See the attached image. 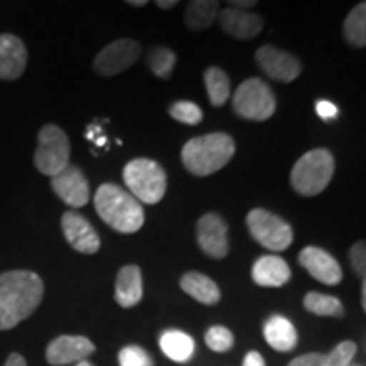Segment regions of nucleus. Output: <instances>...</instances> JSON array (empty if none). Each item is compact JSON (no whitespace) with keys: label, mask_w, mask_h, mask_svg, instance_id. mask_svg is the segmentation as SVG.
<instances>
[{"label":"nucleus","mask_w":366,"mask_h":366,"mask_svg":"<svg viewBox=\"0 0 366 366\" xmlns=\"http://www.w3.org/2000/svg\"><path fill=\"white\" fill-rule=\"evenodd\" d=\"M44 295L41 277L27 269L0 274V331H9L39 307Z\"/></svg>","instance_id":"obj_1"},{"label":"nucleus","mask_w":366,"mask_h":366,"mask_svg":"<svg viewBox=\"0 0 366 366\" xmlns=\"http://www.w3.org/2000/svg\"><path fill=\"white\" fill-rule=\"evenodd\" d=\"M94 205L99 217L117 232L132 234L143 227V205L116 183H102L94 195Z\"/></svg>","instance_id":"obj_2"},{"label":"nucleus","mask_w":366,"mask_h":366,"mask_svg":"<svg viewBox=\"0 0 366 366\" xmlns=\"http://www.w3.org/2000/svg\"><path fill=\"white\" fill-rule=\"evenodd\" d=\"M236 153L234 139L226 132L192 137L182 148L183 167L195 177H209L222 170Z\"/></svg>","instance_id":"obj_3"},{"label":"nucleus","mask_w":366,"mask_h":366,"mask_svg":"<svg viewBox=\"0 0 366 366\" xmlns=\"http://www.w3.org/2000/svg\"><path fill=\"white\" fill-rule=\"evenodd\" d=\"M336 163L332 153L317 148L302 154L290 172V183L302 197H315L327 189L334 177Z\"/></svg>","instance_id":"obj_4"},{"label":"nucleus","mask_w":366,"mask_h":366,"mask_svg":"<svg viewBox=\"0 0 366 366\" xmlns=\"http://www.w3.org/2000/svg\"><path fill=\"white\" fill-rule=\"evenodd\" d=\"M122 178H124L127 189L131 190V195L137 202L154 205L162 202L164 194H167V172L154 159H131L124 167Z\"/></svg>","instance_id":"obj_5"},{"label":"nucleus","mask_w":366,"mask_h":366,"mask_svg":"<svg viewBox=\"0 0 366 366\" xmlns=\"http://www.w3.org/2000/svg\"><path fill=\"white\" fill-rule=\"evenodd\" d=\"M71 146L66 132L56 124H46L38 134L34 164L39 173L54 177L70 164Z\"/></svg>","instance_id":"obj_6"},{"label":"nucleus","mask_w":366,"mask_h":366,"mask_svg":"<svg viewBox=\"0 0 366 366\" xmlns=\"http://www.w3.org/2000/svg\"><path fill=\"white\" fill-rule=\"evenodd\" d=\"M232 111L248 121H268L277 111V99L263 80L248 79L232 95Z\"/></svg>","instance_id":"obj_7"},{"label":"nucleus","mask_w":366,"mask_h":366,"mask_svg":"<svg viewBox=\"0 0 366 366\" xmlns=\"http://www.w3.org/2000/svg\"><path fill=\"white\" fill-rule=\"evenodd\" d=\"M251 237L269 251H285L294 242V229L285 219L264 209H253L246 216Z\"/></svg>","instance_id":"obj_8"},{"label":"nucleus","mask_w":366,"mask_h":366,"mask_svg":"<svg viewBox=\"0 0 366 366\" xmlns=\"http://www.w3.org/2000/svg\"><path fill=\"white\" fill-rule=\"evenodd\" d=\"M141 56V46L134 39L112 41L94 59V70L100 76H116L129 70Z\"/></svg>","instance_id":"obj_9"},{"label":"nucleus","mask_w":366,"mask_h":366,"mask_svg":"<svg viewBox=\"0 0 366 366\" xmlns=\"http://www.w3.org/2000/svg\"><path fill=\"white\" fill-rule=\"evenodd\" d=\"M256 65L259 66L264 75L269 79L282 81V84H290L297 80L302 73V65L294 54L283 51L277 46L264 44L254 54Z\"/></svg>","instance_id":"obj_10"},{"label":"nucleus","mask_w":366,"mask_h":366,"mask_svg":"<svg viewBox=\"0 0 366 366\" xmlns=\"http://www.w3.org/2000/svg\"><path fill=\"white\" fill-rule=\"evenodd\" d=\"M197 242L210 258H226L229 253L227 222L216 212L204 214L197 222Z\"/></svg>","instance_id":"obj_11"},{"label":"nucleus","mask_w":366,"mask_h":366,"mask_svg":"<svg viewBox=\"0 0 366 366\" xmlns=\"http://www.w3.org/2000/svg\"><path fill=\"white\" fill-rule=\"evenodd\" d=\"M51 187L54 194L73 209H80L89 204L90 185L80 168L68 164L65 170L51 177Z\"/></svg>","instance_id":"obj_12"},{"label":"nucleus","mask_w":366,"mask_h":366,"mask_svg":"<svg viewBox=\"0 0 366 366\" xmlns=\"http://www.w3.org/2000/svg\"><path fill=\"white\" fill-rule=\"evenodd\" d=\"M95 345L85 336H58L46 347V360L53 366L76 365L94 355Z\"/></svg>","instance_id":"obj_13"},{"label":"nucleus","mask_w":366,"mask_h":366,"mask_svg":"<svg viewBox=\"0 0 366 366\" xmlns=\"http://www.w3.org/2000/svg\"><path fill=\"white\" fill-rule=\"evenodd\" d=\"M61 229L68 244L81 254H95L100 248V237L94 226L75 210H68L61 217Z\"/></svg>","instance_id":"obj_14"},{"label":"nucleus","mask_w":366,"mask_h":366,"mask_svg":"<svg viewBox=\"0 0 366 366\" xmlns=\"http://www.w3.org/2000/svg\"><path fill=\"white\" fill-rule=\"evenodd\" d=\"M299 263L307 269L310 277L324 285H337L342 280V269L337 259L317 246H307L302 249Z\"/></svg>","instance_id":"obj_15"},{"label":"nucleus","mask_w":366,"mask_h":366,"mask_svg":"<svg viewBox=\"0 0 366 366\" xmlns=\"http://www.w3.org/2000/svg\"><path fill=\"white\" fill-rule=\"evenodd\" d=\"M219 22H221L224 33L239 41L256 38L262 33L264 24L262 16L258 14L231 7L219 12Z\"/></svg>","instance_id":"obj_16"},{"label":"nucleus","mask_w":366,"mask_h":366,"mask_svg":"<svg viewBox=\"0 0 366 366\" xmlns=\"http://www.w3.org/2000/svg\"><path fill=\"white\" fill-rule=\"evenodd\" d=\"M27 65V49L14 34H0V80L21 79Z\"/></svg>","instance_id":"obj_17"},{"label":"nucleus","mask_w":366,"mask_h":366,"mask_svg":"<svg viewBox=\"0 0 366 366\" xmlns=\"http://www.w3.org/2000/svg\"><path fill=\"white\" fill-rule=\"evenodd\" d=\"M143 273L137 264H126L119 269L114 299L121 307L131 309L143 299Z\"/></svg>","instance_id":"obj_18"},{"label":"nucleus","mask_w":366,"mask_h":366,"mask_svg":"<svg viewBox=\"0 0 366 366\" xmlns=\"http://www.w3.org/2000/svg\"><path fill=\"white\" fill-rule=\"evenodd\" d=\"M251 277H253L256 285L278 288L288 283V280L292 278V272L285 259L280 258V256L268 254L262 256V258L253 264Z\"/></svg>","instance_id":"obj_19"},{"label":"nucleus","mask_w":366,"mask_h":366,"mask_svg":"<svg viewBox=\"0 0 366 366\" xmlns=\"http://www.w3.org/2000/svg\"><path fill=\"white\" fill-rule=\"evenodd\" d=\"M180 287L187 295L204 305H214L221 300V290L217 283L207 274L199 272H189L180 278Z\"/></svg>","instance_id":"obj_20"},{"label":"nucleus","mask_w":366,"mask_h":366,"mask_svg":"<svg viewBox=\"0 0 366 366\" xmlns=\"http://www.w3.org/2000/svg\"><path fill=\"white\" fill-rule=\"evenodd\" d=\"M263 336L274 351H292L297 346L295 326L283 315H273L263 327Z\"/></svg>","instance_id":"obj_21"},{"label":"nucleus","mask_w":366,"mask_h":366,"mask_svg":"<svg viewBox=\"0 0 366 366\" xmlns=\"http://www.w3.org/2000/svg\"><path fill=\"white\" fill-rule=\"evenodd\" d=\"M159 347L175 363H187L195 353V342L187 332L167 331L159 337Z\"/></svg>","instance_id":"obj_22"},{"label":"nucleus","mask_w":366,"mask_h":366,"mask_svg":"<svg viewBox=\"0 0 366 366\" xmlns=\"http://www.w3.org/2000/svg\"><path fill=\"white\" fill-rule=\"evenodd\" d=\"M216 0H192L185 12V26L190 31H204L216 22L221 12Z\"/></svg>","instance_id":"obj_23"},{"label":"nucleus","mask_w":366,"mask_h":366,"mask_svg":"<svg viewBox=\"0 0 366 366\" xmlns=\"http://www.w3.org/2000/svg\"><path fill=\"white\" fill-rule=\"evenodd\" d=\"M204 81L210 104L214 107H222L231 97V81L227 73L217 66H210L204 73Z\"/></svg>","instance_id":"obj_24"},{"label":"nucleus","mask_w":366,"mask_h":366,"mask_svg":"<svg viewBox=\"0 0 366 366\" xmlns=\"http://www.w3.org/2000/svg\"><path fill=\"white\" fill-rule=\"evenodd\" d=\"M345 39L355 48H365L366 44V4L360 2L353 11L346 16L342 24Z\"/></svg>","instance_id":"obj_25"},{"label":"nucleus","mask_w":366,"mask_h":366,"mask_svg":"<svg viewBox=\"0 0 366 366\" xmlns=\"http://www.w3.org/2000/svg\"><path fill=\"white\" fill-rule=\"evenodd\" d=\"M304 307L320 317H342L345 307L337 297L324 295L319 292H309L304 297Z\"/></svg>","instance_id":"obj_26"},{"label":"nucleus","mask_w":366,"mask_h":366,"mask_svg":"<svg viewBox=\"0 0 366 366\" xmlns=\"http://www.w3.org/2000/svg\"><path fill=\"white\" fill-rule=\"evenodd\" d=\"M177 63V54L172 51L170 48H164V46H158V48H153L148 53V65L153 71L154 76L158 79H170L173 68H175Z\"/></svg>","instance_id":"obj_27"},{"label":"nucleus","mask_w":366,"mask_h":366,"mask_svg":"<svg viewBox=\"0 0 366 366\" xmlns=\"http://www.w3.org/2000/svg\"><path fill=\"white\" fill-rule=\"evenodd\" d=\"M170 116L175 119V121L187 126L200 124L204 119L202 109L197 104L190 102V100H178V102L173 104L170 107Z\"/></svg>","instance_id":"obj_28"},{"label":"nucleus","mask_w":366,"mask_h":366,"mask_svg":"<svg viewBox=\"0 0 366 366\" xmlns=\"http://www.w3.org/2000/svg\"><path fill=\"white\" fill-rule=\"evenodd\" d=\"M205 345L216 353H226L234 346V336L224 326H212L205 332Z\"/></svg>","instance_id":"obj_29"},{"label":"nucleus","mask_w":366,"mask_h":366,"mask_svg":"<svg viewBox=\"0 0 366 366\" xmlns=\"http://www.w3.org/2000/svg\"><path fill=\"white\" fill-rule=\"evenodd\" d=\"M358 346L353 341H342L337 345L331 353L326 355L324 366H350L353 361Z\"/></svg>","instance_id":"obj_30"},{"label":"nucleus","mask_w":366,"mask_h":366,"mask_svg":"<svg viewBox=\"0 0 366 366\" xmlns=\"http://www.w3.org/2000/svg\"><path fill=\"white\" fill-rule=\"evenodd\" d=\"M119 365L121 366H153L149 355L139 346H124L119 353Z\"/></svg>","instance_id":"obj_31"},{"label":"nucleus","mask_w":366,"mask_h":366,"mask_svg":"<svg viewBox=\"0 0 366 366\" xmlns=\"http://www.w3.org/2000/svg\"><path fill=\"white\" fill-rule=\"evenodd\" d=\"M350 258H351V264H353L355 273L358 274L361 280H365V273H366V246L365 241H358L351 246L350 251Z\"/></svg>","instance_id":"obj_32"},{"label":"nucleus","mask_w":366,"mask_h":366,"mask_svg":"<svg viewBox=\"0 0 366 366\" xmlns=\"http://www.w3.org/2000/svg\"><path fill=\"white\" fill-rule=\"evenodd\" d=\"M324 361H326V355L309 353L297 356L295 360H292L288 363V366H324Z\"/></svg>","instance_id":"obj_33"},{"label":"nucleus","mask_w":366,"mask_h":366,"mask_svg":"<svg viewBox=\"0 0 366 366\" xmlns=\"http://www.w3.org/2000/svg\"><path fill=\"white\" fill-rule=\"evenodd\" d=\"M315 111L324 121H331V119H336L337 116V107L329 100H319L317 105H315Z\"/></svg>","instance_id":"obj_34"},{"label":"nucleus","mask_w":366,"mask_h":366,"mask_svg":"<svg viewBox=\"0 0 366 366\" xmlns=\"http://www.w3.org/2000/svg\"><path fill=\"white\" fill-rule=\"evenodd\" d=\"M242 366H267L264 363L263 356L258 353V351H251L244 356V361H242Z\"/></svg>","instance_id":"obj_35"},{"label":"nucleus","mask_w":366,"mask_h":366,"mask_svg":"<svg viewBox=\"0 0 366 366\" xmlns=\"http://www.w3.org/2000/svg\"><path fill=\"white\" fill-rule=\"evenodd\" d=\"M4 366H27V363H26L24 356H21L19 353H12V355H9V358Z\"/></svg>","instance_id":"obj_36"},{"label":"nucleus","mask_w":366,"mask_h":366,"mask_svg":"<svg viewBox=\"0 0 366 366\" xmlns=\"http://www.w3.org/2000/svg\"><path fill=\"white\" fill-rule=\"evenodd\" d=\"M227 6L231 9H239V11H244V9L254 7L256 2L254 0H246V2H242V0H231V2H227Z\"/></svg>","instance_id":"obj_37"},{"label":"nucleus","mask_w":366,"mask_h":366,"mask_svg":"<svg viewBox=\"0 0 366 366\" xmlns=\"http://www.w3.org/2000/svg\"><path fill=\"white\" fill-rule=\"evenodd\" d=\"M157 6L159 9H163V11H168V9H173L178 6V0H158Z\"/></svg>","instance_id":"obj_38"},{"label":"nucleus","mask_w":366,"mask_h":366,"mask_svg":"<svg viewBox=\"0 0 366 366\" xmlns=\"http://www.w3.org/2000/svg\"><path fill=\"white\" fill-rule=\"evenodd\" d=\"M127 4H129V6H134V7H144L148 2H146V0H129Z\"/></svg>","instance_id":"obj_39"},{"label":"nucleus","mask_w":366,"mask_h":366,"mask_svg":"<svg viewBox=\"0 0 366 366\" xmlns=\"http://www.w3.org/2000/svg\"><path fill=\"white\" fill-rule=\"evenodd\" d=\"M361 304H363V309H366V282L363 280V288H361Z\"/></svg>","instance_id":"obj_40"},{"label":"nucleus","mask_w":366,"mask_h":366,"mask_svg":"<svg viewBox=\"0 0 366 366\" xmlns=\"http://www.w3.org/2000/svg\"><path fill=\"white\" fill-rule=\"evenodd\" d=\"M75 366H92L89 361H80V363H76Z\"/></svg>","instance_id":"obj_41"}]
</instances>
